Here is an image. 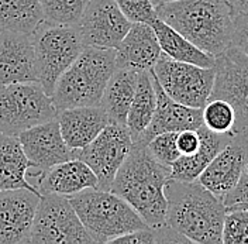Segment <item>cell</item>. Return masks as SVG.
<instances>
[{
    "label": "cell",
    "mask_w": 248,
    "mask_h": 244,
    "mask_svg": "<svg viewBox=\"0 0 248 244\" xmlns=\"http://www.w3.org/2000/svg\"><path fill=\"white\" fill-rule=\"evenodd\" d=\"M37 81L52 96L61 75L83 51L75 26H51L46 21L32 34Z\"/></svg>",
    "instance_id": "6"
},
{
    "label": "cell",
    "mask_w": 248,
    "mask_h": 244,
    "mask_svg": "<svg viewBox=\"0 0 248 244\" xmlns=\"http://www.w3.org/2000/svg\"><path fill=\"white\" fill-rule=\"evenodd\" d=\"M201 134V147L190 155H181L170 165V178L178 181H195L199 178L202 171L207 167L212 160L220 153L230 141L232 133H215L204 124L198 129Z\"/></svg>",
    "instance_id": "21"
},
{
    "label": "cell",
    "mask_w": 248,
    "mask_h": 244,
    "mask_svg": "<svg viewBox=\"0 0 248 244\" xmlns=\"http://www.w3.org/2000/svg\"><path fill=\"white\" fill-rule=\"evenodd\" d=\"M139 71L128 68H116L103 92L100 106L108 113L110 123L125 124L127 114L136 95Z\"/></svg>",
    "instance_id": "23"
},
{
    "label": "cell",
    "mask_w": 248,
    "mask_h": 244,
    "mask_svg": "<svg viewBox=\"0 0 248 244\" xmlns=\"http://www.w3.org/2000/svg\"><path fill=\"white\" fill-rule=\"evenodd\" d=\"M91 188H97V177L91 167L79 158L49 168L40 178L38 185L41 195L58 194L65 196L75 195Z\"/></svg>",
    "instance_id": "20"
},
{
    "label": "cell",
    "mask_w": 248,
    "mask_h": 244,
    "mask_svg": "<svg viewBox=\"0 0 248 244\" xmlns=\"http://www.w3.org/2000/svg\"><path fill=\"white\" fill-rule=\"evenodd\" d=\"M43 23L40 0H0V30L32 35Z\"/></svg>",
    "instance_id": "26"
},
{
    "label": "cell",
    "mask_w": 248,
    "mask_h": 244,
    "mask_svg": "<svg viewBox=\"0 0 248 244\" xmlns=\"http://www.w3.org/2000/svg\"><path fill=\"white\" fill-rule=\"evenodd\" d=\"M227 146L202 171L198 181L224 198L241 178L248 164V131H232Z\"/></svg>",
    "instance_id": "13"
},
{
    "label": "cell",
    "mask_w": 248,
    "mask_h": 244,
    "mask_svg": "<svg viewBox=\"0 0 248 244\" xmlns=\"http://www.w3.org/2000/svg\"><path fill=\"white\" fill-rule=\"evenodd\" d=\"M223 243L248 244V209H232L226 212Z\"/></svg>",
    "instance_id": "30"
},
{
    "label": "cell",
    "mask_w": 248,
    "mask_h": 244,
    "mask_svg": "<svg viewBox=\"0 0 248 244\" xmlns=\"http://www.w3.org/2000/svg\"><path fill=\"white\" fill-rule=\"evenodd\" d=\"M210 99L227 100L235 112L232 131H248V57L235 47L217 55Z\"/></svg>",
    "instance_id": "11"
},
{
    "label": "cell",
    "mask_w": 248,
    "mask_h": 244,
    "mask_svg": "<svg viewBox=\"0 0 248 244\" xmlns=\"http://www.w3.org/2000/svg\"><path fill=\"white\" fill-rule=\"evenodd\" d=\"M151 1H153V4L156 7L159 4H165V3H170V1H175V0H151Z\"/></svg>",
    "instance_id": "37"
},
{
    "label": "cell",
    "mask_w": 248,
    "mask_h": 244,
    "mask_svg": "<svg viewBox=\"0 0 248 244\" xmlns=\"http://www.w3.org/2000/svg\"><path fill=\"white\" fill-rule=\"evenodd\" d=\"M30 244H88L93 237L65 195H41L30 230Z\"/></svg>",
    "instance_id": "8"
},
{
    "label": "cell",
    "mask_w": 248,
    "mask_h": 244,
    "mask_svg": "<svg viewBox=\"0 0 248 244\" xmlns=\"http://www.w3.org/2000/svg\"><path fill=\"white\" fill-rule=\"evenodd\" d=\"M235 13L248 15V0H229Z\"/></svg>",
    "instance_id": "36"
},
{
    "label": "cell",
    "mask_w": 248,
    "mask_h": 244,
    "mask_svg": "<svg viewBox=\"0 0 248 244\" xmlns=\"http://www.w3.org/2000/svg\"><path fill=\"white\" fill-rule=\"evenodd\" d=\"M116 51V68L151 71L162 49L154 29L147 23H133Z\"/></svg>",
    "instance_id": "18"
},
{
    "label": "cell",
    "mask_w": 248,
    "mask_h": 244,
    "mask_svg": "<svg viewBox=\"0 0 248 244\" xmlns=\"http://www.w3.org/2000/svg\"><path fill=\"white\" fill-rule=\"evenodd\" d=\"M38 82L32 35L0 30V86Z\"/></svg>",
    "instance_id": "17"
},
{
    "label": "cell",
    "mask_w": 248,
    "mask_h": 244,
    "mask_svg": "<svg viewBox=\"0 0 248 244\" xmlns=\"http://www.w3.org/2000/svg\"><path fill=\"white\" fill-rule=\"evenodd\" d=\"M114 244H162V243H190L182 234L170 229L168 225L161 228H145L114 239Z\"/></svg>",
    "instance_id": "29"
},
{
    "label": "cell",
    "mask_w": 248,
    "mask_h": 244,
    "mask_svg": "<svg viewBox=\"0 0 248 244\" xmlns=\"http://www.w3.org/2000/svg\"><path fill=\"white\" fill-rule=\"evenodd\" d=\"M31 167L18 137L0 133V191L26 188L41 194L27 181V171Z\"/></svg>",
    "instance_id": "22"
},
{
    "label": "cell",
    "mask_w": 248,
    "mask_h": 244,
    "mask_svg": "<svg viewBox=\"0 0 248 244\" xmlns=\"http://www.w3.org/2000/svg\"><path fill=\"white\" fill-rule=\"evenodd\" d=\"M203 124L215 133H232L235 124V112L232 106L223 99H209L202 109Z\"/></svg>",
    "instance_id": "28"
},
{
    "label": "cell",
    "mask_w": 248,
    "mask_h": 244,
    "mask_svg": "<svg viewBox=\"0 0 248 244\" xmlns=\"http://www.w3.org/2000/svg\"><path fill=\"white\" fill-rule=\"evenodd\" d=\"M131 24L114 0H89L75 27L85 47L116 49Z\"/></svg>",
    "instance_id": "12"
},
{
    "label": "cell",
    "mask_w": 248,
    "mask_h": 244,
    "mask_svg": "<svg viewBox=\"0 0 248 244\" xmlns=\"http://www.w3.org/2000/svg\"><path fill=\"white\" fill-rule=\"evenodd\" d=\"M176 138H178V133H175V131L162 133V134L155 136L147 144V147H148L150 153L153 154L161 164L170 167L182 155L178 148Z\"/></svg>",
    "instance_id": "31"
},
{
    "label": "cell",
    "mask_w": 248,
    "mask_h": 244,
    "mask_svg": "<svg viewBox=\"0 0 248 244\" xmlns=\"http://www.w3.org/2000/svg\"><path fill=\"white\" fill-rule=\"evenodd\" d=\"M178 148L182 155L196 153L201 147V134L198 130H182L178 133Z\"/></svg>",
    "instance_id": "35"
},
{
    "label": "cell",
    "mask_w": 248,
    "mask_h": 244,
    "mask_svg": "<svg viewBox=\"0 0 248 244\" xmlns=\"http://www.w3.org/2000/svg\"><path fill=\"white\" fill-rule=\"evenodd\" d=\"M23 150L31 165L44 174L57 164L77 158V150L71 148L62 137L58 119L37 124L18 134Z\"/></svg>",
    "instance_id": "14"
},
{
    "label": "cell",
    "mask_w": 248,
    "mask_h": 244,
    "mask_svg": "<svg viewBox=\"0 0 248 244\" xmlns=\"http://www.w3.org/2000/svg\"><path fill=\"white\" fill-rule=\"evenodd\" d=\"M40 198L26 188L0 191V244L29 242Z\"/></svg>",
    "instance_id": "15"
},
{
    "label": "cell",
    "mask_w": 248,
    "mask_h": 244,
    "mask_svg": "<svg viewBox=\"0 0 248 244\" xmlns=\"http://www.w3.org/2000/svg\"><path fill=\"white\" fill-rule=\"evenodd\" d=\"M167 225L190 243L221 244L226 205L198 179L178 181L170 178L165 185Z\"/></svg>",
    "instance_id": "1"
},
{
    "label": "cell",
    "mask_w": 248,
    "mask_h": 244,
    "mask_svg": "<svg viewBox=\"0 0 248 244\" xmlns=\"http://www.w3.org/2000/svg\"><path fill=\"white\" fill-rule=\"evenodd\" d=\"M223 202L226 205V211L248 209V177L246 172L241 174L240 181L223 198Z\"/></svg>",
    "instance_id": "33"
},
{
    "label": "cell",
    "mask_w": 248,
    "mask_h": 244,
    "mask_svg": "<svg viewBox=\"0 0 248 244\" xmlns=\"http://www.w3.org/2000/svg\"><path fill=\"white\" fill-rule=\"evenodd\" d=\"M155 107H156V95H155L154 81L151 71L139 72V82L136 95L133 98L131 106L127 114V127L133 141H137L139 137L148 127L153 120Z\"/></svg>",
    "instance_id": "25"
},
{
    "label": "cell",
    "mask_w": 248,
    "mask_h": 244,
    "mask_svg": "<svg viewBox=\"0 0 248 244\" xmlns=\"http://www.w3.org/2000/svg\"><path fill=\"white\" fill-rule=\"evenodd\" d=\"M114 1L131 23L151 24L158 17L155 6L151 0H114Z\"/></svg>",
    "instance_id": "32"
},
{
    "label": "cell",
    "mask_w": 248,
    "mask_h": 244,
    "mask_svg": "<svg viewBox=\"0 0 248 244\" xmlns=\"http://www.w3.org/2000/svg\"><path fill=\"white\" fill-rule=\"evenodd\" d=\"M155 10L158 18L215 58L232 47L235 12L229 0H175Z\"/></svg>",
    "instance_id": "3"
},
{
    "label": "cell",
    "mask_w": 248,
    "mask_h": 244,
    "mask_svg": "<svg viewBox=\"0 0 248 244\" xmlns=\"http://www.w3.org/2000/svg\"><path fill=\"white\" fill-rule=\"evenodd\" d=\"M58 123L65 143L79 150L88 146L110 123L108 113L100 106H82L58 112Z\"/></svg>",
    "instance_id": "19"
},
{
    "label": "cell",
    "mask_w": 248,
    "mask_h": 244,
    "mask_svg": "<svg viewBox=\"0 0 248 244\" xmlns=\"http://www.w3.org/2000/svg\"><path fill=\"white\" fill-rule=\"evenodd\" d=\"M116 71V51L85 47L58 79L52 93L57 110L99 106L108 79Z\"/></svg>",
    "instance_id": "4"
},
{
    "label": "cell",
    "mask_w": 248,
    "mask_h": 244,
    "mask_svg": "<svg viewBox=\"0 0 248 244\" xmlns=\"http://www.w3.org/2000/svg\"><path fill=\"white\" fill-rule=\"evenodd\" d=\"M58 117L52 98L40 82L0 86V133L17 136L31 127Z\"/></svg>",
    "instance_id": "7"
},
{
    "label": "cell",
    "mask_w": 248,
    "mask_h": 244,
    "mask_svg": "<svg viewBox=\"0 0 248 244\" xmlns=\"http://www.w3.org/2000/svg\"><path fill=\"white\" fill-rule=\"evenodd\" d=\"M244 172L247 174V177H248V164H247V167H246V169H244Z\"/></svg>",
    "instance_id": "38"
},
{
    "label": "cell",
    "mask_w": 248,
    "mask_h": 244,
    "mask_svg": "<svg viewBox=\"0 0 248 244\" xmlns=\"http://www.w3.org/2000/svg\"><path fill=\"white\" fill-rule=\"evenodd\" d=\"M89 0H40L44 21L51 26H77Z\"/></svg>",
    "instance_id": "27"
},
{
    "label": "cell",
    "mask_w": 248,
    "mask_h": 244,
    "mask_svg": "<svg viewBox=\"0 0 248 244\" xmlns=\"http://www.w3.org/2000/svg\"><path fill=\"white\" fill-rule=\"evenodd\" d=\"M133 146L134 141L125 124L108 123L93 141L77 150V158L85 161L94 172L99 189L110 191L117 171Z\"/></svg>",
    "instance_id": "10"
},
{
    "label": "cell",
    "mask_w": 248,
    "mask_h": 244,
    "mask_svg": "<svg viewBox=\"0 0 248 244\" xmlns=\"http://www.w3.org/2000/svg\"><path fill=\"white\" fill-rule=\"evenodd\" d=\"M150 26L154 29L162 52L167 54L172 60L199 65L203 68L215 66V62H216L215 57L202 51L199 47L190 43L181 33L172 29L170 24H167L161 18L156 17Z\"/></svg>",
    "instance_id": "24"
},
{
    "label": "cell",
    "mask_w": 248,
    "mask_h": 244,
    "mask_svg": "<svg viewBox=\"0 0 248 244\" xmlns=\"http://www.w3.org/2000/svg\"><path fill=\"white\" fill-rule=\"evenodd\" d=\"M68 198L94 243H111L123 234L148 228L142 217L111 191L91 188Z\"/></svg>",
    "instance_id": "5"
},
{
    "label": "cell",
    "mask_w": 248,
    "mask_h": 244,
    "mask_svg": "<svg viewBox=\"0 0 248 244\" xmlns=\"http://www.w3.org/2000/svg\"><path fill=\"white\" fill-rule=\"evenodd\" d=\"M232 47L238 48L248 57V15L235 13Z\"/></svg>",
    "instance_id": "34"
},
{
    "label": "cell",
    "mask_w": 248,
    "mask_h": 244,
    "mask_svg": "<svg viewBox=\"0 0 248 244\" xmlns=\"http://www.w3.org/2000/svg\"><path fill=\"white\" fill-rule=\"evenodd\" d=\"M151 71L165 93L175 102L198 109H203L209 102L215 85V66L203 68L175 61L162 52Z\"/></svg>",
    "instance_id": "9"
},
{
    "label": "cell",
    "mask_w": 248,
    "mask_h": 244,
    "mask_svg": "<svg viewBox=\"0 0 248 244\" xmlns=\"http://www.w3.org/2000/svg\"><path fill=\"white\" fill-rule=\"evenodd\" d=\"M151 75H153L155 95H156V107L151 123L140 136L139 140L134 141V144L147 146L155 136L168 131L179 133L182 130H198L203 124L202 109L185 106L182 103L175 102L162 89V86L154 77L153 71Z\"/></svg>",
    "instance_id": "16"
},
{
    "label": "cell",
    "mask_w": 248,
    "mask_h": 244,
    "mask_svg": "<svg viewBox=\"0 0 248 244\" xmlns=\"http://www.w3.org/2000/svg\"><path fill=\"white\" fill-rule=\"evenodd\" d=\"M170 167L161 164L147 146L134 144L117 171L110 191L124 199L150 228L167 225L165 185Z\"/></svg>",
    "instance_id": "2"
}]
</instances>
